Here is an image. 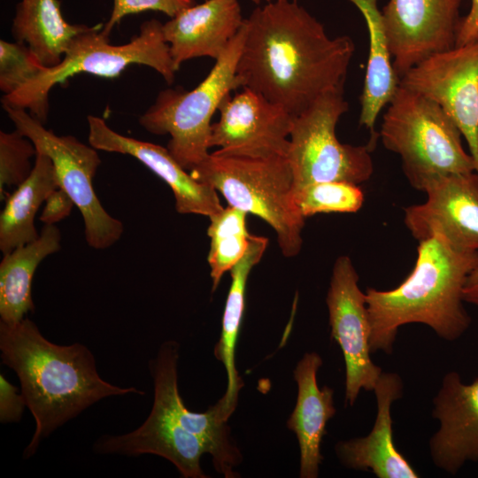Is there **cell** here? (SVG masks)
Returning <instances> with one entry per match:
<instances>
[{
    "label": "cell",
    "instance_id": "1",
    "mask_svg": "<svg viewBox=\"0 0 478 478\" xmlns=\"http://www.w3.org/2000/svg\"><path fill=\"white\" fill-rule=\"evenodd\" d=\"M243 26L236 67L240 89L255 90L296 116L323 94L344 88L355 52L352 39L330 37L297 1L266 3Z\"/></svg>",
    "mask_w": 478,
    "mask_h": 478
},
{
    "label": "cell",
    "instance_id": "2",
    "mask_svg": "<svg viewBox=\"0 0 478 478\" xmlns=\"http://www.w3.org/2000/svg\"><path fill=\"white\" fill-rule=\"evenodd\" d=\"M2 361L17 374L35 430L24 451L32 457L42 440L97 401L112 396L144 394L135 387L121 388L103 380L85 345L50 342L34 321H0Z\"/></svg>",
    "mask_w": 478,
    "mask_h": 478
},
{
    "label": "cell",
    "instance_id": "3",
    "mask_svg": "<svg viewBox=\"0 0 478 478\" xmlns=\"http://www.w3.org/2000/svg\"><path fill=\"white\" fill-rule=\"evenodd\" d=\"M478 268V251H463L436 235L419 242L412 271L395 289L366 290L371 352L391 354L400 327L420 323L455 341L471 324L463 290Z\"/></svg>",
    "mask_w": 478,
    "mask_h": 478
},
{
    "label": "cell",
    "instance_id": "4",
    "mask_svg": "<svg viewBox=\"0 0 478 478\" xmlns=\"http://www.w3.org/2000/svg\"><path fill=\"white\" fill-rule=\"evenodd\" d=\"M379 135L384 147L399 156L416 190L424 192L444 175L475 171L452 119L433 100L401 85L383 114Z\"/></svg>",
    "mask_w": 478,
    "mask_h": 478
},
{
    "label": "cell",
    "instance_id": "5",
    "mask_svg": "<svg viewBox=\"0 0 478 478\" xmlns=\"http://www.w3.org/2000/svg\"><path fill=\"white\" fill-rule=\"evenodd\" d=\"M102 26L89 27L72 40L59 64L46 69L16 92L4 96L2 103L28 109L45 123L49 112V93L57 84L79 73L114 78L131 65L147 66L172 84L178 71L165 40L163 24L150 19L140 27L139 35L121 45L110 43Z\"/></svg>",
    "mask_w": 478,
    "mask_h": 478
},
{
    "label": "cell",
    "instance_id": "6",
    "mask_svg": "<svg viewBox=\"0 0 478 478\" xmlns=\"http://www.w3.org/2000/svg\"><path fill=\"white\" fill-rule=\"evenodd\" d=\"M189 173L214 188L228 205L265 220L274 230L283 256L300 252L305 218L293 199V176L286 157L251 158L211 152Z\"/></svg>",
    "mask_w": 478,
    "mask_h": 478
},
{
    "label": "cell",
    "instance_id": "7",
    "mask_svg": "<svg viewBox=\"0 0 478 478\" xmlns=\"http://www.w3.org/2000/svg\"><path fill=\"white\" fill-rule=\"evenodd\" d=\"M243 40V24L210 73L195 89L161 90L154 104L138 119L149 133L170 135L166 148L186 170H191L210 155L212 118L223 99L240 89L236 67Z\"/></svg>",
    "mask_w": 478,
    "mask_h": 478
},
{
    "label": "cell",
    "instance_id": "8",
    "mask_svg": "<svg viewBox=\"0 0 478 478\" xmlns=\"http://www.w3.org/2000/svg\"><path fill=\"white\" fill-rule=\"evenodd\" d=\"M349 109L343 89L328 91L311 106L293 116L287 159L293 176V191L326 181L359 185L374 173L371 143H342L336 125Z\"/></svg>",
    "mask_w": 478,
    "mask_h": 478
},
{
    "label": "cell",
    "instance_id": "9",
    "mask_svg": "<svg viewBox=\"0 0 478 478\" xmlns=\"http://www.w3.org/2000/svg\"><path fill=\"white\" fill-rule=\"evenodd\" d=\"M2 104L16 129L51 159L59 188L73 199L83 218L89 246L96 250L112 246L122 235L124 226L105 211L94 190L92 180L101 164L97 150L73 135H57L25 109Z\"/></svg>",
    "mask_w": 478,
    "mask_h": 478
},
{
    "label": "cell",
    "instance_id": "10",
    "mask_svg": "<svg viewBox=\"0 0 478 478\" xmlns=\"http://www.w3.org/2000/svg\"><path fill=\"white\" fill-rule=\"evenodd\" d=\"M399 85L433 100L452 119L478 173V37L419 63Z\"/></svg>",
    "mask_w": 478,
    "mask_h": 478
},
{
    "label": "cell",
    "instance_id": "11",
    "mask_svg": "<svg viewBox=\"0 0 478 478\" xmlns=\"http://www.w3.org/2000/svg\"><path fill=\"white\" fill-rule=\"evenodd\" d=\"M352 260L340 256L333 266L326 303L331 337L345 363V404L353 405L359 392L374 391L382 373L371 357V328L366 292L358 286Z\"/></svg>",
    "mask_w": 478,
    "mask_h": 478
},
{
    "label": "cell",
    "instance_id": "12",
    "mask_svg": "<svg viewBox=\"0 0 478 478\" xmlns=\"http://www.w3.org/2000/svg\"><path fill=\"white\" fill-rule=\"evenodd\" d=\"M220 103V119L212 124L210 148L219 156L266 158L287 156L293 116L248 88Z\"/></svg>",
    "mask_w": 478,
    "mask_h": 478
},
{
    "label": "cell",
    "instance_id": "13",
    "mask_svg": "<svg viewBox=\"0 0 478 478\" xmlns=\"http://www.w3.org/2000/svg\"><path fill=\"white\" fill-rule=\"evenodd\" d=\"M462 0H389L382 10L394 69L399 77L456 46Z\"/></svg>",
    "mask_w": 478,
    "mask_h": 478
},
{
    "label": "cell",
    "instance_id": "14",
    "mask_svg": "<svg viewBox=\"0 0 478 478\" xmlns=\"http://www.w3.org/2000/svg\"><path fill=\"white\" fill-rule=\"evenodd\" d=\"M424 192V203L405 209L412 237L420 242L438 235L458 249L478 251V173L439 177Z\"/></svg>",
    "mask_w": 478,
    "mask_h": 478
},
{
    "label": "cell",
    "instance_id": "15",
    "mask_svg": "<svg viewBox=\"0 0 478 478\" xmlns=\"http://www.w3.org/2000/svg\"><path fill=\"white\" fill-rule=\"evenodd\" d=\"M178 350L175 341H166L156 358L150 361L153 402L163 407L186 431L204 442L218 473L226 478L236 477L234 467L240 463L241 454L231 440L227 424L229 418L219 402L204 412H192L185 406L178 389Z\"/></svg>",
    "mask_w": 478,
    "mask_h": 478
},
{
    "label": "cell",
    "instance_id": "16",
    "mask_svg": "<svg viewBox=\"0 0 478 478\" xmlns=\"http://www.w3.org/2000/svg\"><path fill=\"white\" fill-rule=\"evenodd\" d=\"M87 120L89 144L97 150L129 155L143 163L170 187L177 212L209 218L223 210L216 189L195 180L167 148L122 135L100 117L89 115Z\"/></svg>",
    "mask_w": 478,
    "mask_h": 478
},
{
    "label": "cell",
    "instance_id": "17",
    "mask_svg": "<svg viewBox=\"0 0 478 478\" xmlns=\"http://www.w3.org/2000/svg\"><path fill=\"white\" fill-rule=\"evenodd\" d=\"M433 403L440 428L429 439L430 457L455 475L466 462H478V377L465 383L459 373H447Z\"/></svg>",
    "mask_w": 478,
    "mask_h": 478
},
{
    "label": "cell",
    "instance_id": "18",
    "mask_svg": "<svg viewBox=\"0 0 478 478\" xmlns=\"http://www.w3.org/2000/svg\"><path fill=\"white\" fill-rule=\"evenodd\" d=\"M94 451L126 456L155 454L172 462L184 478L208 477L200 466L202 455L208 453L206 445L154 402L150 415L137 429L119 436L104 435L96 440Z\"/></svg>",
    "mask_w": 478,
    "mask_h": 478
},
{
    "label": "cell",
    "instance_id": "19",
    "mask_svg": "<svg viewBox=\"0 0 478 478\" xmlns=\"http://www.w3.org/2000/svg\"><path fill=\"white\" fill-rule=\"evenodd\" d=\"M243 22L238 0H206L170 18L163 33L176 69L195 58L218 59Z\"/></svg>",
    "mask_w": 478,
    "mask_h": 478
},
{
    "label": "cell",
    "instance_id": "20",
    "mask_svg": "<svg viewBox=\"0 0 478 478\" xmlns=\"http://www.w3.org/2000/svg\"><path fill=\"white\" fill-rule=\"evenodd\" d=\"M374 392L377 414L371 431L366 436L339 442L335 445L339 460L347 468L369 470L378 478H418L393 440L391 406L403 396L401 377L382 372Z\"/></svg>",
    "mask_w": 478,
    "mask_h": 478
},
{
    "label": "cell",
    "instance_id": "21",
    "mask_svg": "<svg viewBox=\"0 0 478 478\" xmlns=\"http://www.w3.org/2000/svg\"><path fill=\"white\" fill-rule=\"evenodd\" d=\"M322 358L316 352L305 353L294 370L297 398L287 427L297 438L300 449V477L316 478L323 459L320 445L327 422L335 414L334 389L319 388L317 373Z\"/></svg>",
    "mask_w": 478,
    "mask_h": 478
},
{
    "label": "cell",
    "instance_id": "22",
    "mask_svg": "<svg viewBox=\"0 0 478 478\" xmlns=\"http://www.w3.org/2000/svg\"><path fill=\"white\" fill-rule=\"evenodd\" d=\"M365 19L369 40L367 66L360 96L358 123L369 130V143L376 145L374 127L381 111L391 101L399 86L378 0H349Z\"/></svg>",
    "mask_w": 478,
    "mask_h": 478
},
{
    "label": "cell",
    "instance_id": "23",
    "mask_svg": "<svg viewBox=\"0 0 478 478\" xmlns=\"http://www.w3.org/2000/svg\"><path fill=\"white\" fill-rule=\"evenodd\" d=\"M61 233L55 225H44L39 237L4 254L0 263V318L17 323L35 310L32 282L39 264L61 248Z\"/></svg>",
    "mask_w": 478,
    "mask_h": 478
},
{
    "label": "cell",
    "instance_id": "24",
    "mask_svg": "<svg viewBox=\"0 0 478 478\" xmlns=\"http://www.w3.org/2000/svg\"><path fill=\"white\" fill-rule=\"evenodd\" d=\"M268 245V238L251 235L243 257L230 270L231 284L222 316L221 335L214 348V355L225 366L227 387L219 400L228 417L237 405L243 386L235 364V350L245 309L247 281L252 268L260 261Z\"/></svg>",
    "mask_w": 478,
    "mask_h": 478
},
{
    "label": "cell",
    "instance_id": "25",
    "mask_svg": "<svg viewBox=\"0 0 478 478\" xmlns=\"http://www.w3.org/2000/svg\"><path fill=\"white\" fill-rule=\"evenodd\" d=\"M89 26L71 24L58 0H20L12 23L15 42L27 44L46 67L62 60L72 40Z\"/></svg>",
    "mask_w": 478,
    "mask_h": 478
},
{
    "label": "cell",
    "instance_id": "26",
    "mask_svg": "<svg viewBox=\"0 0 478 478\" xmlns=\"http://www.w3.org/2000/svg\"><path fill=\"white\" fill-rule=\"evenodd\" d=\"M59 188L53 163L37 151L29 176L6 197L0 214V250L3 254L36 240L35 217L49 195Z\"/></svg>",
    "mask_w": 478,
    "mask_h": 478
},
{
    "label": "cell",
    "instance_id": "27",
    "mask_svg": "<svg viewBox=\"0 0 478 478\" xmlns=\"http://www.w3.org/2000/svg\"><path fill=\"white\" fill-rule=\"evenodd\" d=\"M245 212L227 205L218 213L209 217L207 235L210 250L207 262L212 281V291L218 288L225 273L243 257L251 235L247 229Z\"/></svg>",
    "mask_w": 478,
    "mask_h": 478
},
{
    "label": "cell",
    "instance_id": "28",
    "mask_svg": "<svg viewBox=\"0 0 478 478\" xmlns=\"http://www.w3.org/2000/svg\"><path fill=\"white\" fill-rule=\"evenodd\" d=\"M293 199L304 218L318 213H352L363 204L364 194L357 184L344 181L317 182L293 191Z\"/></svg>",
    "mask_w": 478,
    "mask_h": 478
},
{
    "label": "cell",
    "instance_id": "29",
    "mask_svg": "<svg viewBox=\"0 0 478 478\" xmlns=\"http://www.w3.org/2000/svg\"><path fill=\"white\" fill-rule=\"evenodd\" d=\"M37 150L32 141L15 129L0 132V199H6L7 188L18 187L31 173L30 159Z\"/></svg>",
    "mask_w": 478,
    "mask_h": 478
},
{
    "label": "cell",
    "instance_id": "30",
    "mask_svg": "<svg viewBox=\"0 0 478 478\" xmlns=\"http://www.w3.org/2000/svg\"><path fill=\"white\" fill-rule=\"evenodd\" d=\"M45 69L27 44L0 41V89L4 96L16 92Z\"/></svg>",
    "mask_w": 478,
    "mask_h": 478
},
{
    "label": "cell",
    "instance_id": "31",
    "mask_svg": "<svg viewBox=\"0 0 478 478\" xmlns=\"http://www.w3.org/2000/svg\"><path fill=\"white\" fill-rule=\"evenodd\" d=\"M191 5H193V0H113L112 13L108 21L103 26L102 32L110 36L113 27L129 14L155 11L173 18Z\"/></svg>",
    "mask_w": 478,
    "mask_h": 478
},
{
    "label": "cell",
    "instance_id": "32",
    "mask_svg": "<svg viewBox=\"0 0 478 478\" xmlns=\"http://www.w3.org/2000/svg\"><path fill=\"white\" fill-rule=\"evenodd\" d=\"M27 406L22 393L4 374H0V420L2 423L17 422Z\"/></svg>",
    "mask_w": 478,
    "mask_h": 478
},
{
    "label": "cell",
    "instance_id": "33",
    "mask_svg": "<svg viewBox=\"0 0 478 478\" xmlns=\"http://www.w3.org/2000/svg\"><path fill=\"white\" fill-rule=\"evenodd\" d=\"M73 205L69 195L63 189L58 188L45 200L40 220L44 225H55L69 216Z\"/></svg>",
    "mask_w": 478,
    "mask_h": 478
},
{
    "label": "cell",
    "instance_id": "34",
    "mask_svg": "<svg viewBox=\"0 0 478 478\" xmlns=\"http://www.w3.org/2000/svg\"><path fill=\"white\" fill-rule=\"evenodd\" d=\"M478 37V0H472L468 13L459 22L456 46L466 44Z\"/></svg>",
    "mask_w": 478,
    "mask_h": 478
},
{
    "label": "cell",
    "instance_id": "35",
    "mask_svg": "<svg viewBox=\"0 0 478 478\" xmlns=\"http://www.w3.org/2000/svg\"><path fill=\"white\" fill-rule=\"evenodd\" d=\"M463 298L465 302L478 306V268L468 276L463 290Z\"/></svg>",
    "mask_w": 478,
    "mask_h": 478
},
{
    "label": "cell",
    "instance_id": "36",
    "mask_svg": "<svg viewBox=\"0 0 478 478\" xmlns=\"http://www.w3.org/2000/svg\"><path fill=\"white\" fill-rule=\"evenodd\" d=\"M252 1L253 3L257 4H259L261 3H269V2H273V1H276V0H251ZM292 1H297V0H292Z\"/></svg>",
    "mask_w": 478,
    "mask_h": 478
}]
</instances>
